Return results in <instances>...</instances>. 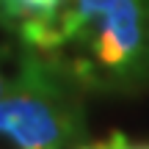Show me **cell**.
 I'll return each mask as SVG.
<instances>
[{
    "label": "cell",
    "instance_id": "3",
    "mask_svg": "<svg viewBox=\"0 0 149 149\" xmlns=\"http://www.w3.org/2000/svg\"><path fill=\"white\" fill-rule=\"evenodd\" d=\"M8 3H14V6H19V8H25V11H31V14L39 17V14L53 11L61 0H8Z\"/></svg>",
    "mask_w": 149,
    "mask_h": 149
},
{
    "label": "cell",
    "instance_id": "6",
    "mask_svg": "<svg viewBox=\"0 0 149 149\" xmlns=\"http://www.w3.org/2000/svg\"><path fill=\"white\" fill-rule=\"evenodd\" d=\"M0 149H22V146H19V144H14V141H11L6 133H0Z\"/></svg>",
    "mask_w": 149,
    "mask_h": 149
},
{
    "label": "cell",
    "instance_id": "4",
    "mask_svg": "<svg viewBox=\"0 0 149 149\" xmlns=\"http://www.w3.org/2000/svg\"><path fill=\"white\" fill-rule=\"evenodd\" d=\"M113 149H149V144H130L122 133H113Z\"/></svg>",
    "mask_w": 149,
    "mask_h": 149
},
{
    "label": "cell",
    "instance_id": "8",
    "mask_svg": "<svg viewBox=\"0 0 149 149\" xmlns=\"http://www.w3.org/2000/svg\"><path fill=\"white\" fill-rule=\"evenodd\" d=\"M146 19H149V11H146Z\"/></svg>",
    "mask_w": 149,
    "mask_h": 149
},
{
    "label": "cell",
    "instance_id": "1",
    "mask_svg": "<svg viewBox=\"0 0 149 149\" xmlns=\"http://www.w3.org/2000/svg\"><path fill=\"white\" fill-rule=\"evenodd\" d=\"M64 72L53 61H39L25 86L0 97V133L22 149H74L80 119L61 88Z\"/></svg>",
    "mask_w": 149,
    "mask_h": 149
},
{
    "label": "cell",
    "instance_id": "7",
    "mask_svg": "<svg viewBox=\"0 0 149 149\" xmlns=\"http://www.w3.org/2000/svg\"><path fill=\"white\" fill-rule=\"evenodd\" d=\"M6 94V83H3V77H0V97Z\"/></svg>",
    "mask_w": 149,
    "mask_h": 149
},
{
    "label": "cell",
    "instance_id": "2",
    "mask_svg": "<svg viewBox=\"0 0 149 149\" xmlns=\"http://www.w3.org/2000/svg\"><path fill=\"white\" fill-rule=\"evenodd\" d=\"M77 33L113 80L149 72V6L144 0H69Z\"/></svg>",
    "mask_w": 149,
    "mask_h": 149
},
{
    "label": "cell",
    "instance_id": "5",
    "mask_svg": "<svg viewBox=\"0 0 149 149\" xmlns=\"http://www.w3.org/2000/svg\"><path fill=\"white\" fill-rule=\"evenodd\" d=\"M74 149H113V138L97 141V144H80V146H74Z\"/></svg>",
    "mask_w": 149,
    "mask_h": 149
}]
</instances>
